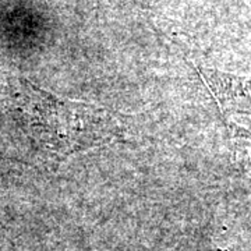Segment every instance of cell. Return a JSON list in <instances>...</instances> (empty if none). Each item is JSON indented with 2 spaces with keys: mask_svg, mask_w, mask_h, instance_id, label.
<instances>
[{
  "mask_svg": "<svg viewBox=\"0 0 251 251\" xmlns=\"http://www.w3.org/2000/svg\"><path fill=\"white\" fill-rule=\"evenodd\" d=\"M16 112L31 143L56 159L120 140L122 119L92 103L62 99L20 80L14 92Z\"/></svg>",
  "mask_w": 251,
  "mask_h": 251,
  "instance_id": "cell-1",
  "label": "cell"
},
{
  "mask_svg": "<svg viewBox=\"0 0 251 251\" xmlns=\"http://www.w3.org/2000/svg\"><path fill=\"white\" fill-rule=\"evenodd\" d=\"M198 73L226 113H251V77L198 67Z\"/></svg>",
  "mask_w": 251,
  "mask_h": 251,
  "instance_id": "cell-2",
  "label": "cell"
},
{
  "mask_svg": "<svg viewBox=\"0 0 251 251\" xmlns=\"http://www.w3.org/2000/svg\"><path fill=\"white\" fill-rule=\"evenodd\" d=\"M227 130L234 166L251 183V133L234 123H229Z\"/></svg>",
  "mask_w": 251,
  "mask_h": 251,
  "instance_id": "cell-3",
  "label": "cell"
}]
</instances>
